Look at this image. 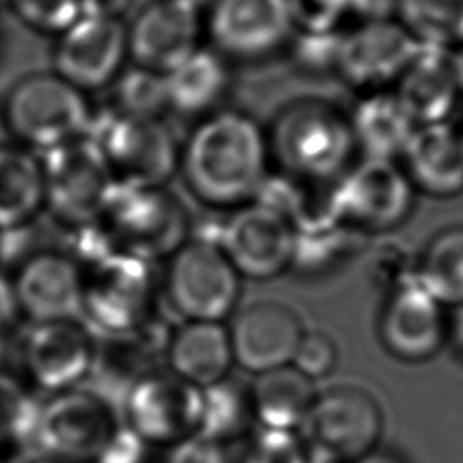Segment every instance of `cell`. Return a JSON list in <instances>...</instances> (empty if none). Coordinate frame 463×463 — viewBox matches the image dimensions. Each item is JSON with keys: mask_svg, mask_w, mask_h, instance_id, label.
<instances>
[{"mask_svg": "<svg viewBox=\"0 0 463 463\" xmlns=\"http://www.w3.org/2000/svg\"><path fill=\"white\" fill-rule=\"evenodd\" d=\"M269 161L262 127L246 112L219 109L199 118L181 143L177 174L201 204L224 210L253 201Z\"/></svg>", "mask_w": 463, "mask_h": 463, "instance_id": "cell-1", "label": "cell"}, {"mask_svg": "<svg viewBox=\"0 0 463 463\" xmlns=\"http://www.w3.org/2000/svg\"><path fill=\"white\" fill-rule=\"evenodd\" d=\"M269 159L302 183L338 179L356 150L349 116L324 99L286 103L266 132Z\"/></svg>", "mask_w": 463, "mask_h": 463, "instance_id": "cell-2", "label": "cell"}, {"mask_svg": "<svg viewBox=\"0 0 463 463\" xmlns=\"http://www.w3.org/2000/svg\"><path fill=\"white\" fill-rule=\"evenodd\" d=\"M90 224L110 251L128 253L152 264L170 259L192 232L186 206L166 186L114 183Z\"/></svg>", "mask_w": 463, "mask_h": 463, "instance_id": "cell-3", "label": "cell"}, {"mask_svg": "<svg viewBox=\"0 0 463 463\" xmlns=\"http://www.w3.org/2000/svg\"><path fill=\"white\" fill-rule=\"evenodd\" d=\"M92 121L89 94L52 69L20 76L0 105V123L13 143L33 152H49L87 136Z\"/></svg>", "mask_w": 463, "mask_h": 463, "instance_id": "cell-4", "label": "cell"}, {"mask_svg": "<svg viewBox=\"0 0 463 463\" xmlns=\"http://www.w3.org/2000/svg\"><path fill=\"white\" fill-rule=\"evenodd\" d=\"M298 432L311 463H360L380 449L383 411L365 387L336 383L317 392Z\"/></svg>", "mask_w": 463, "mask_h": 463, "instance_id": "cell-5", "label": "cell"}, {"mask_svg": "<svg viewBox=\"0 0 463 463\" xmlns=\"http://www.w3.org/2000/svg\"><path fill=\"white\" fill-rule=\"evenodd\" d=\"M81 268V313L107 336L125 335L154 320V264L112 251Z\"/></svg>", "mask_w": 463, "mask_h": 463, "instance_id": "cell-6", "label": "cell"}, {"mask_svg": "<svg viewBox=\"0 0 463 463\" xmlns=\"http://www.w3.org/2000/svg\"><path fill=\"white\" fill-rule=\"evenodd\" d=\"M166 260L163 291L183 322H224L235 313L242 277L213 239L190 237Z\"/></svg>", "mask_w": 463, "mask_h": 463, "instance_id": "cell-7", "label": "cell"}, {"mask_svg": "<svg viewBox=\"0 0 463 463\" xmlns=\"http://www.w3.org/2000/svg\"><path fill=\"white\" fill-rule=\"evenodd\" d=\"M90 136L116 184L166 186L179 172L181 143L163 118L109 112Z\"/></svg>", "mask_w": 463, "mask_h": 463, "instance_id": "cell-8", "label": "cell"}, {"mask_svg": "<svg viewBox=\"0 0 463 463\" xmlns=\"http://www.w3.org/2000/svg\"><path fill=\"white\" fill-rule=\"evenodd\" d=\"M119 425L101 394L74 387L40 405L31 443L61 463H94Z\"/></svg>", "mask_w": 463, "mask_h": 463, "instance_id": "cell-9", "label": "cell"}, {"mask_svg": "<svg viewBox=\"0 0 463 463\" xmlns=\"http://www.w3.org/2000/svg\"><path fill=\"white\" fill-rule=\"evenodd\" d=\"M45 208L71 230L96 221L114 186L98 141L87 134L43 152Z\"/></svg>", "mask_w": 463, "mask_h": 463, "instance_id": "cell-10", "label": "cell"}, {"mask_svg": "<svg viewBox=\"0 0 463 463\" xmlns=\"http://www.w3.org/2000/svg\"><path fill=\"white\" fill-rule=\"evenodd\" d=\"M414 204V186L392 159L364 157L336 181L327 206L351 228L385 232L400 226Z\"/></svg>", "mask_w": 463, "mask_h": 463, "instance_id": "cell-11", "label": "cell"}, {"mask_svg": "<svg viewBox=\"0 0 463 463\" xmlns=\"http://www.w3.org/2000/svg\"><path fill=\"white\" fill-rule=\"evenodd\" d=\"M203 389L170 371H152L130 382L123 418L146 445H179L199 430Z\"/></svg>", "mask_w": 463, "mask_h": 463, "instance_id": "cell-12", "label": "cell"}, {"mask_svg": "<svg viewBox=\"0 0 463 463\" xmlns=\"http://www.w3.org/2000/svg\"><path fill=\"white\" fill-rule=\"evenodd\" d=\"M208 45L233 61H257L293 31L289 0H210L203 14Z\"/></svg>", "mask_w": 463, "mask_h": 463, "instance_id": "cell-13", "label": "cell"}, {"mask_svg": "<svg viewBox=\"0 0 463 463\" xmlns=\"http://www.w3.org/2000/svg\"><path fill=\"white\" fill-rule=\"evenodd\" d=\"M52 71L85 94L109 89L128 65L127 24L81 14L56 34Z\"/></svg>", "mask_w": 463, "mask_h": 463, "instance_id": "cell-14", "label": "cell"}, {"mask_svg": "<svg viewBox=\"0 0 463 463\" xmlns=\"http://www.w3.org/2000/svg\"><path fill=\"white\" fill-rule=\"evenodd\" d=\"M219 246L242 279L269 280L291 268L295 232L288 217L250 201L224 219Z\"/></svg>", "mask_w": 463, "mask_h": 463, "instance_id": "cell-15", "label": "cell"}, {"mask_svg": "<svg viewBox=\"0 0 463 463\" xmlns=\"http://www.w3.org/2000/svg\"><path fill=\"white\" fill-rule=\"evenodd\" d=\"M204 22L183 0H150L127 24L128 63L168 74L203 43Z\"/></svg>", "mask_w": 463, "mask_h": 463, "instance_id": "cell-16", "label": "cell"}, {"mask_svg": "<svg viewBox=\"0 0 463 463\" xmlns=\"http://www.w3.org/2000/svg\"><path fill=\"white\" fill-rule=\"evenodd\" d=\"M96 362V342L76 318L31 324L22 342L27 378L49 394L80 387Z\"/></svg>", "mask_w": 463, "mask_h": 463, "instance_id": "cell-17", "label": "cell"}, {"mask_svg": "<svg viewBox=\"0 0 463 463\" xmlns=\"http://www.w3.org/2000/svg\"><path fill=\"white\" fill-rule=\"evenodd\" d=\"M230 318L233 362L251 374L289 365L306 331L300 315L277 298L248 302Z\"/></svg>", "mask_w": 463, "mask_h": 463, "instance_id": "cell-18", "label": "cell"}, {"mask_svg": "<svg viewBox=\"0 0 463 463\" xmlns=\"http://www.w3.org/2000/svg\"><path fill=\"white\" fill-rule=\"evenodd\" d=\"M378 331L383 347L392 356L405 362L429 360L445 340V306L414 277H407L385 297Z\"/></svg>", "mask_w": 463, "mask_h": 463, "instance_id": "cell-19", "label": "cell"}, {"mask_svg": "<svg viewBox=\"0 0 463 463\" xmlns=\"http://www.w3.org/2000/svg\"><path fill=\"white\" fill-rule=\"evenodd\" d=\"M9 282L20 315L31 324L81 315V268L71 253H33Z\"/></svg>", "mask_w": 463, "mask_h": 463, "instance_id": "cell-20", "label": "cell"}, {"mask_svg": "<svg viewBox=\"0 0 463 463\" xmlns=\"http://www.w3.org/2000/svg\"><path fill=\"white\" fill-rule=\"evenodd\" d=\"M420 49L421 42L402 24L364 22L354 31L342 34L336 69L353 85L380 87L398 80Z\"/></svg>", "mask_w": 463, "mask_h": 463, "instance_id": "cell-21", "label": "cell"}, {"mask_svg": "<svg viewBox=\"0 0 463 463\" xmlns=\"http://www.w3.org/2000/svg\"><path fill=\"white\" fill-rule=\"evenodd\" d=\"M400 159L414 190L434 197L463 192V130L452 123L416 127Z\"/></svg>", "mask_w": 463, "mask_h": 463, "instance_id": "cell-22", "label": "cell"}, {"mask_svg": "<svg viewBox=\"0 0 463 463\" xmlns=\"http://www.w3.org/2000/svg\"><path fill=\"white\" fill-rule=\"evenodd\" d=\"M396 81L394 94L416 127L449 121L461 94L450 56L429 43H421L420 52Z\"/></svg>", "mask_w": 463, "mask_h": 463, "instance_id": "cell-23", "label": "cell"}, {"mask_svg": "<svg viewBox=\"0 0 463 463\" xmlns=\"http://www.w3.org/2000/svg\"><path fill=\"white\" fill-rule=\"evenodd\" d=\"M165 360L181 380L208 389L228 378L233 362L224 322H183L168 336Z\"/></svg>", "mask_w": 463, "mask_h": 463, "instance_id": "cell-24", "label": "cell"}, {"mask_svg": "<svg viewBox=\"0 0 463 463\" xmlns=\"http://www.w3.org/2000/svg\"><path fill=\"white\" fill-rule=\"evenodd\" d=\"M165 81L168 110L199 119L222 109L232 89V63L210 45H201L165 74Z\"/></svg>", "mask_w": 463, "mask_h": 463, "instance_id": "cell-25", "label": "cell"}, {"mask_svg": "<svg viewBox=\"0 0 463 463\" xmlns=\"http://www.w3.org/2000/svg\"><path fill=\"white\" fill-rule=\"evenodd\" d=\"M317 392L315 382L291 364L255 374L248 389L251 418L259 427L300 430Z\"/></svg>", "mask_w": 463, "mask_h": 463, "instance_id": "cell-26", "label": "cell"}, {"mask_svg": "<svg viewBox=\"0 0 463 463\" xmlns=\"http://www.w3.org/2000/svg\"><path fill=\"white\" fill-rule=\"evenodd\" d=\"M356 150L364 157L398 161L407 148L416 123L394 92H374L360 99L349 116Z\"/></svg>", "mask_w": 463, "mask_h": 463, "instance_id": "cell-27", "label": "cell"}, {"mask_svg": "<svg viewBox=\"0 0 463 463\" xmlns=\"http://www.w3.org/2000/svg\"><path fill=\"white\" fill-rule=\"evenodd\" d=\"M43 208L42 161L18 143H0V232L27 226Z\"/></svg>", "mask_w": 463, "mask_h": 463, "instance_id": "cell-28", "label": "cell"}, {"mask_svg": "<svg viewBox=\"0 0 463 463\" xmlns=\"http://www.w3.org/2000/svg\"><path fill=\"white\" fill-rule=\"evenodd\" d=\"M412 277L445 307L463 302V224L443 226L427 241Z\"/></svg>", "mask_w": 463, "mask_h": 463, "instance_id": "cell-29", "label": "cell"}, {"mask_svg": "<svg viewBox=\"0 0 463 463\" xmlns=\"http://www.w3.org/2000/svg\"><path fill=\"white\" fill-rule=\"evenodd\" d=\"M291 224L295 232L291 266L306 271L324 269L342 257L354 230L335 215L327 204L317 212L307 206Z\"/></svg>", "mask_w": 463, "mask_h": 463, "instance_id": "cell-30", "label": "cell"}, {"mask_svg": "<svg viewBox=\"0 0 463 463\" xmlns=\"http://www.w3.org/2000/svg\"><path fill=\"white\" fill-rule=\"evenodd\" d=\"M402 25L421 43H463V0H396Z\"/></svg>", "mask_w": 463, "mask_h": 463, "instance_id": "cell-31", "label": "cell"}, {"mask_svg": "<svg viewBox=\"0 0 463 463\" xmlns=\"http://www.w3.org/2000/svg\"><path fill=\"white\" fill-rule=\"evenodd\" d=\"M203 396V416L197 436L222 445L237 439L251 418L248 389L242 391L226 378L204 389Z\"/></svg>", "mask_w": 463, "mask_h": 463, "instance_id": "cell-32", "label": "cell"}, {"mask_svg": "<svg viewBox=\"0 0 463 463\" xmlns=\"http://www.w3.org/2000/svg\"><path fill=\"white\" fill-rule=\"evenodd\" d=\"M112 90L114 107L110 112L123 116L161 118L168 110L165 74L128 63L116 81Z\"/></svg>", "mask_w": 463, "mask_h": 463, "instance_id": "cell-33", "label": "cell"}, {"mask_svg": "<svg viewBox=\"0 0 463 463\" xmlns=\"http://www.w3.org/2000/svg\"><path fill=\"white\" fill-rule=\"evenodd\" d=\"M38 409L40 405L20 382L0 373V447L31 443Z\"/></svg>", "mask_w": 463, "mask_h": 463, "instance_id": "cell-34", "label": "cell"}, {"mask_svg": "<svg viewBox=\"0 0 463 463\" xmlns=\"http://www.w3.org/2000/svg\"><path fill=\"white\" fill-rule=\"evenodd\" d=\"M235 463H309L298 430L255 427L242 441Z\"/></svg>", "mask_w": 463, "mask_h": 463, "instance_id": "cell-35", "label": "cell"}, {"mask_svg": "<svg viewBox=\"0 0 463 463\" xmlns=\"http://www.w3.org/2000/svg\"><path fill=\"white\" fill-rule=\"evenodd\" d=\"M14 14L42 34H60L81 16L80 0H9Z\"/></svg>", "mask_w": 463, "mask_h": 463, "instance_id": "cell-36", "label": "cell"}, {"mask_svg": "<svg viewBox=\"0 0 463 463\" xmlns=\"http://www.w3.org/2000/svg\"><path fill=\"white\" fill-rule=\"evenodd\" d=\"M340 360V349L336 340L322 329H306L297 351L293 354L291 365L313 382L329 376Z\"/></svg>", "mask_w": 463, "mask_h": 463, "instance_id": "cell-37", "label": "cell"}, {"mask_svg": "<svg viewBox=\"0 0 463 463\" xmlns=\"http://www.w3.org/2000/svg\"><path fill=\"white\" fill-rule=\"evenodd\" d=\"M340 42L342 34L335 29L324 33L300 31L295 42V60L300 67L309 71H324L329 67L336 69Z\"/></svg>", "mask_w": 463, "mask_h": 463, "instance_id": "cell-38", "label": "cell"}, {"mask_svg": "<svg viewBox=\"0 0 463 463\" xmlns=\"http://www.w3.org/2000/svg\"><path fill=\"white\" fill-rule=\"evenodd\" d=\"M293 25L306 33L333 31L347 13V0H289Z\"/></svg>", "mask_w": 463, "mask_h": 463, "instance_id": "cell-39", "label": "cell"}, {"mask_svg": "<svg viewBox=\"0 0 463 463\" xmlns=\"http://www.w3.org/2000/svg\"><path fill=\"white\" fill-rule=\"evenodd\" d=\"M146 445L127 425H119L94 463H145Z\"/></svg>", "mask_w": 463, "mask_h": 463, "instance_id": "cell-40", "label": "cell"}, {"mask_svg": "<svg viewBox=\"0 0 463 463\" xmlns=\"http://www.w3.org/2000/svg\"><path fill=\"white\" fill-rule=\"evenodd\" d=\"M172 463H235V458L226 445L195 434L174 447Z\"/></svg>", "mask_w": 463, "mask_h": 463, "instance_id": "cell-41", "label": "cell"}, {"mask_svg": "<svg viewBox=\"0 0 463 463\" xmlns=\"http://www.w3.org/2000/svg\"><path fill=\"white\" fill-rule=\"evenodd\" d=\"M396 7V0H347V11L358 14L364 22L389 20L387 16Z\"/></svg>", "mask_w": 463, "mask_h": 463, "instance_id": "cell-42", "label": "cell"}, {"mask_svg": "<svg viewBox=\"0 0 463 463\" xmlns=\"http://www.w3.org/2000/svg\"><path fill=\"white\" fill-rule=\"evenodd\" d=\"M132 0H80L81 14L103 16V18H121L128 9Z\"/></svg>", "mask_w": 463, "mask_h": 463, "instance_id": "cell-43", "label": "cell"}, {"mask_svg": "<svg viewBox=\"0 0 463 463\" xmlns=\"http://www.w3.org/2000/svg\"><path fill=\"white\" fill-rule=\"evenodd\" d=\"M449 329H450V335L454 338V344L463 353V302L454 306V313H452Z\"/></svg>", "mask_w": 463, "mask_h": 463, "instance_id": "cell-44", "label": "cell"}, {"mask_svg": "<svg viewBox=\"0 0 463 463\" xmlns=\"http://www.w3.org/2000/svg\"><path fill=\"white\" fill-rule=\"evenodd\" d=\"M14 463H61V461H56V459L42 454L40 450L33 449L29 452H24V456H20Z\"/></svg>", "mask_w": 463, "mask_h": 463, "instance_id": "cell-45", "label": "cell"}, {"mask_svg": "<svg viewBox=\"0 0 463 463\" xmlns=\"http://www.w3.org/2000/svg\"><path fill=\"white\" fill-rule=\"evenodd\" d=\"M452 60V67H454V74L459 85V92H463V43L459 45V49L450 56Z\"/></svg>", "mask_w": 463, "mask_h": 463, "instance_id": "cell-46", "label": "cell"}, {"mask_svg": "<svg viewBox=\"0 0 463 463\" xmlns=\"http://www.w3.org/2000/svg\"><path fill=\"white\" fill-rule=\"evenodd\" d=\"M360 463H402L400 458L392 456V454H383L380 449L376 452H373L371 456H367L365 459H362Z\"/></svg>", "mask_w": 463, "mask_h": 463, "instance_id": "cell-47", "label": "cell"}, {"mask_svg": "<svg viewBox=\"0 0 463 463\" xmlns=\"http://www.w3.org/2000/svg\"><path fill=\"white\" fill-rule=\"evenodd\" d=\"M183 2H186V4H190V5H194V7H197L199 11H201V7H206V5L210 4V0H183Z\"/></svg>", "mask_w": 463, "mask_h": 463, "instance_id": "cell-48", "label": "cell"}, {"mask_svg": "<svg viewBox=\"0 0 463 463\" xmlns=\"http://www.w3.org/2000/svg\"><path fill=\"white\" fill-rule=\"evenodd\" d=\"M0 251H2V232H0Z\"/></svg>", "mask_w": 463, "mask_h": 463, "instance_id": "cell-49", "label": "cell"}]
</instances>
